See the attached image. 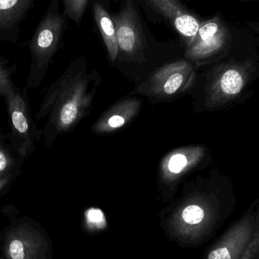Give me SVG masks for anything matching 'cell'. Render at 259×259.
Returning a JSON list of instances; mask_svg holds the SVG:
<instances>
[{
	"label": "cell",
	"instance_id": "obj_1",
	"mask_svg": "<svg viewBox=\"0 0 259 259\" xmlns=\"http://www.w3.org/2000/svg\"><path fill=\"white\" fill-rule=\"evenodd\" d=\"M237 205L231 180L218 177L194 189L164 208L160 226L170 241L182 248H196L219 232Z\"/></svg>",
	"mask_w": 259,
	"mask_h": 259
},
{
	"label": "cell",
	"instance_id": "obj_2",
	"mask_svg": "<svg viewBox=\"0 0 259 259\" xmlns=\"http://www.w3.org/2000/svg\"><path fill=\"white\" fill-rule=\"evenodd\" d=\"M100 83V75L94 71L88 74L82 62L73 64L67 70L46 106L52 109L51 122L57 132L72 128L88 115Z\"/></svg>",
	"mask_w": 259,
	"mask_h": 259
},
{
	"label": "cell",
	"instance_id": "obj_3",
	"mask_svg": "<svg viewBox=\"0 0 259 259\" xmlns=\"http://www.w3.org/2000/svg\"><path fill=\"white\" fill-rule=\"evenodd\" d=\"M256 69L252 59H231L215 65L205 82V108L219 110L235 103L253 81Z\"/></svg>",
	"mask_w": 259,
	"mask_h": 259
},
{
	"label": "cell",
	"instance_id": "obj_4",
	"mask_svg": "<svg viewBox=\"0 0 259 259\" xmlns=\"http://www.w3.org/2000/svg\"><path fill=\"white\" fill-rule=\"evenodd\" d=\"M258 199L205 251L202 259H240L253 237Z\"/></svg>",
	"mask_w": 259,
	"mask_h": 259
},
{
	"label": "cell",
	"instance_id": "obj_5",
	"mask_svg": "<svg viewBox=\"0 0 259 259\" xmlns=\"http://www.w3.org/2000/svg\"><path fill=\"white\" fill-rule=\"evenodd\" d=\"M193 65L178 61L164 65L139 88V91L158 98H170L190 88L195 79Z\"/></svg>",
	"mask_w": 259,
	"mask_h": 259
},
{
	"label": "cell",
	"instance_id": "obj_6",
	"mask_svg": "<svg viewBox=\"0 0 259 259\" xmlns=\"http://www.w3.org/2000/svg\"><path fill=\"white\" fill-rule=\"evenodd\" d=\"M231 33L219 16L201 23L197 33L187 46L185 57L197 64L218 57L229 47Z\"/></svg>",
	"mask_w": 259,
	"mask_h": 259
},
{
	"label": "cell",
	"instance_id": "obj_7",
	"mask_svg": "<svg viewBox=\"0 0 259 259\" xmlns=\"http://www.w3.org/2000/svg\"><path fill=\"white\" fill-rule=\"evenodd\" d=\"M6 259H50L52 249L45 234L28 224L9 230L3 245Z\"/></svg>",
	"mask_w": 259,
	"mask_h": 259
},
{
	"label": "cell",
	"instance_id": "obj_8",
	"mask_svg": "<svg viewBox=\"0 0 259 259\" xmlns=\"http://www.w3.org/2000/svg\"><path fill=\"white\" fill-rule=\"evenodd\" d=\"M58 5L59 0H53L30 42V50L37 68L49 63L57 50L63 33L65 17L59 13Z\"/></svg>",
	"mask_w": 259,
	"mask_h": 259
},
{
	"label": "cell",
	"instance_id": "obj_9",
	"mask_svg": "<svg viewBox=\"0 0 259 259\" xmlns=\"http://www.w3.org/2000/svg\"><path fill=\"white\" fill-rule=\"evenodd\" d=\"M112 19L116 30L119 50L131 57L139 54L143 48L144 36L132 1L126 0L124 9Z\"/></svg>",
	"mask_w": 259,
	"mask_h": 259
},
{
	"label": "cell",
	"instance_id": "obj_10",
	"mask_svg": "<svg viewBox=\"0 0 259 259\" xmlns=\"http://www.w3.org/2000/svg\"><path fill=\"white\" fill-rule=\"evenodd\" d=\"M206 155V149L201 145L175 149L163 158L160 164L161 182L173 185L186 173L194 168Z\"/></svg>",
	"mask_w": 259,
	"mask_h": 259
},
{
	"label": "cell",
	"instance_id": "obj_11",
	"mask_svg": "<svg viewBox=\"0 0 259 259\" xmlns=\"http://www.w3.org/2000/svg\"><path fill=\"white\" fill-rule=\"evenodd\" d=\"M152 8L169 20L184 37L187 46L199 30L201 23L181 4L180 0H146Z\"/></svg>",
	"mask_w": 259,
	"mask_h": 259
},
{
	"label": "cell",
	"instance_id": "obj_12",
	"mask_svg": "<svg viewBox=\"0 0 259 259\" xmlns=\"http://www.w3.org/2000/svg\"><path fill=\"white\" fill-rule=\"evenodd\" d=\"M142 103L140 99L134 97L118 102L97 120L91 130L96 134H109L121 128L137 115Z\"/></svg>",
	"mask_w": 259,
	"mask_h": 259
},
{
	"label": "cell",
	"instance_id": "obj_13",
	"mask_svg": "<svg viewBox=\"0 0 259 259\" xmlns=\"http://www.w3.org/2000/svg\"><path fill=\"white\" fill-rule=\"evenodd\" d=\"M36 0H0V38L16 33L18 24L24 19Z\"/></svg>",
	"mask_w": 259,
	"mask_h": 259
},
{
	"label": "cell",
	"instance_id": "obj_14",
	"mask_svg": "<svg viewBox=\"0 0 259 259\" xmlns=\"http://www.w3.org/2000/svg\"><path fill=\"white\" fill-rule=\"evenodd\" d=\"M94 13L97 27L107 48L109 58L112 62H115L118 57L119 48L113 21L100 3H97L94 5Z\"/></svg>",
	"mask_w": 259,
	"mask_h": 259
},
{
	"label": "cell",
	"instance_id": "obj_15",
	"mask_svg": "<svg viewBox=\"0 0 259 259\" xmlns=\"http://www.w3.org/2000/svg\"><path fill=\"white\" fill-rule=\"evenodd\" d=\"M6 97L14 131L23 141L29 143V123L24 100L21 95L18 92L14 91V90L10 91Z\"/></svg>",
	"mask_w": 259,
	"mask_h": 259
},
{
	"label": "cell",
	"instance_id": "obj_16",
	"mask_svg": "<svg viewBox=\"0 0 259 259\" xmlns=\"http://www.w3.org/2000/svg\"><path fill=\"white\" fill-rule=\"evenodd\" d=\"M88 3V0H64L65 15L78 24L83 18Z\"/></svg>",
	"mask_w": 259,
	"mask_h": 259
},
{
	"label": "cell",
	"instance_id": "obj_17",
	"mask_svg": "<svg viewBox=\"0 0 259 259\" xmlns=\"http://www.w3.org/2000/svg\"><path fill=\"white\" fill-rule=\"evenodd\" d=\"M240 259H259V199L258 202V213L253 237L249 246L246 248L243 256Z\"/></svg>",
	"mask_w": 259,
	"mask_h": 259
},
{
	"label": "cell",
	"instance_id": "obj_18",
	"mask_svg": "<svg viewBox=\"0 0 259 259\" xmlns=\"http://www.w3.org/2000/svg\"><path fill=\"white\" fill-rule=\"evenodd\" d=\"M12 90L13 88L9 78V73L0 62V96L6 97Z\"/></svg>",
	"mask_w": 259,
	"mask_h": 259
},
{
	"label": "cell",
	"instance_id": "obj_19",
	"mask_svg": "<svg viewBox=\"0 0 259 259\" xmlns=\"http://www.w3.org/2000/svg\"><path fill=\"white\" fill-rule=\"evenodd\" d=\"M11 159L4 149L0 148V178H3V175L10 167Z\"/></svg>",
	"mask_w": 259,
	"mask_h": 259
},
{
	"label": "cell",
	"instance_id": "obj_20",
	"mask_svg": "<svg viewBox=\"0 0 259 259\" xmlns=\"http://www.w3.org/2000/svg\"><path fill=\"white\" fill-rule=\"evenodd\" d=\"M8 181H9V178H7V177L6 178H3H3H0V190L6 185Z\"/></svg>",
	"mask_w": 259,
	"mask_h": 259
},
{
	"label": "cell",
	"instance_id": "obj_21",
	"mask_svg": "<svg viewBox=\"0 0 259 259\" xmlns=\"http://www.w3.org/2000/svg\"><path fill=\"white\" fill-rule=\"evenodd\" d=\"M252 29L259 33V24H252Z\"/></svg>",
	"mask_w": 259,
	"mask_h": 259
}]
</instances>
